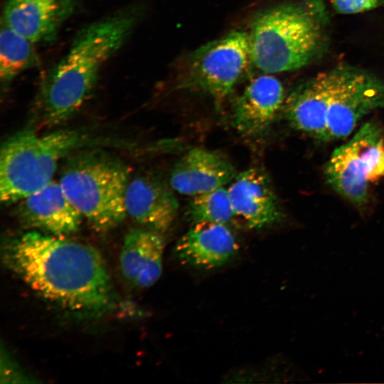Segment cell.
<instances>
[{"instance_id":"cell-1","label":"cell","mask_w":384,"mask_h":384,"mask_svg":"<svg viewBox=\"0 0 384 384\" xmlns=\"http://www.w3.org/2000/svg\"><path fill=\"white\" fill-rule=\"evenodd\" d=\"M1 255L16 276L64 309L101 316L116 307L106 263L89 245L35 230L6 240Z\"/></svg>"},{"instance_id":"cell-2","label":"cell","mask_w":384,"mask_h":384,"mask_svg":"<svg viewBox=\"0 0 384 384\" xmlns=\"http://www.w3.org/2000/svg\"><path fill=\"white\" fill-rule=\"evenodd\" d=\"M139 20L128 7L95 21L75 36L68 53L43 75L33 100L31 127L58 126L78 112L107 61L122 47Z\"/></svg>"},{"instance_id":"cell-3","label":"cell","mask_w":384,"mask_h":384,"mask_svg":"<svg viewBox=\"0 0 384 384\" xmlns=\"http://www.w3.org/2000/svg\"><path fill=\"white\" fill-rule=\"evenodd\" d=\"M328 15L321 0L277 5L258 13L250 23L252 65L265 73L302 68L324 53Z\"/></svg>"},{"instance_id":"cell-4","label":"cell","mask_w":384,"mask_h":384,"mask_svg":"<svg viewBox=\"0 0 384 384\" xmlns=\"http://www.w3.org/2000/svg\"><path fill=\"white\" fill-rule=\"evenodd\" d=\"M130 170L119 158L98 149L70 154L58 182L67 197L98 233L119 225L127 215L124 196Z\"/></svg>"},{"instance_id":"cell-5","label":"cell","mask_w":384,"mask_h":384,"mask_svg":"<svg viewBox=\"0 0 384 384\" xmlns=\"http://www.w3.org/2000/svg\"><path fill=\"white\" fill-rule=\"evenodd\" d=\"M88 140L68 129L39 134L29 127L12 134L1 147V203H17L51 182L59 162Z\"/></svg>"},{"instance_id":"cell-6","label":"cell","mask_w":384,"mask_h":384,"mask_svg":"<svg viewBox=\"0 0 384 384\" xmlns=\"http://www.w3.org/2000/svg\"><path fill=\"white\" fill-rule=\"evenodd\" d=\"M329 185L357 207L368 203L370 185L384 177V129L375 122L363 124L336 148L324 166Z\"/></svg>"},{"instance_id":"cell-7","label":"cell","mask_w":384,"mask_h":384,"mask_svg":"<svg viewBox=\"0 0 384 384\" xmlns=\"http://www.w3.org/2000/svg\"><path fill=\"white\" fill-rule=\"evenodd\" d=\"M250 64L248 33L233 31L188 55L179 85L208 95L219 103L230 95Z\"/></svg>"},{"instance_id":"cell-8","label":"cell","mask_w":384,"mask_h":384,"mask_svg":"<svg viewBox=\"0 0 384 384\" xmlns=\"http://www.w3.org/2000/svg\"><path fill=\"white\" fill-rule=\"evenodd\" d=\"M357 69L336 66L299 84L286 95L282 117L294 129L322 141L329 107Z\"/></svg>"},{"instance_id":"cell-9","label":"cell","mask_w":384,"mask_h":384,"mask_svg":"<svg viewBox=\"0 0 384 384\" xmlns=\"http://www.w3.org/2000/svg\"><path fill=\"white\" fill-rule=\"evenodd\" d=\"M384 108V81L358 68L331 105L324 142L346 138L372 111Z\"/></svg>"},{"instance_id":"cell-10","label":"cell","mask_w":384,"mask_h":384,"mask_svg":"<svg viewBox=\"0 0 384 384\" xmlns=\"http://www.w3.org/2000/svg\"><path fill=\"white\" fill-rule=\"evenodd\" d=\"M233 220L257 229L280 222L284 213L267 174L249 168L236 175L228 188Z\"/></svg>"},{"instance_id":"cell-11","label":"cell","mask_w":384,"mask_h":384,"mask_svg":"<svg viewBox=\"0 0 384 384\" xmlns=\"http://www.w3.org/2000/svg\"><path fill=\"white\" fill-rule=\"evenodd\" d=\"M174 191L170 184L151 174L130 176L124 196L127 215L142 227L163 233L178 213Z\"/></svg>"},{"instance_id":"cell-12","label":"cell","mask_w":384,"mask_h":384,"mask_svg":"<svg viewBox=\"0 0 384 384\" xmlns=\"http://www.w3.org/2000/svg\"><path fill=\"white\" fill-rule=\"evenodd\" d=\"M286 95L277 78L268 73L256 76L234 103L233 127L245 137L261 136L281 112Z\"/></svg>"},{"instance_id":"cell-13","label":"cell","mask_w":384,"mask_h":384,"mask_svg":"<svg viewBox=\"0 0 384 384\" xmlns=\"http://www.w3.org/2000/svg\"><path fill=\"white\" fill-rule=\"evenodd\" d=\"M24 223L40 232L67 236L77 232L83 219L59 182L52 181L18 202Z\"/></svg>"},{"instance_id":"cell-14","label":"cell","mask_w":384,"mask_h":384,"mask_svg":"<svg viewBox=\"0 0 384 384\" xmlns=\"http://www.w3.org/2000/svg\"><path fill=\"white\" fill-rule=\"evenodd\" d=\"M75 0H8L1 22L33 43L53 41Z\"/></svg>"},{"instance_id":"cell-15","label":"cell","mask_w":384,"mask_h":384,"mask_svg":"<svg viewBox=\"0 0 384 384\" xmlns=\"http://www.w3.org/2000/svg\"><path fill=\"white\" fill-rule=\"evenodd\" d=\"M235 176L233 165L222 154L194 148L175 164L169 184L174 191L193 196L224 186Z\"/></svg>"},{"instance_id":"cell-16","label":"cell","mask_w":384,"mask_h":384,"mask_svg":"<svg viewBox=\"0 0 384 384\" xmlns=\"http://www.w3.org/2000/svg\"><path fill=\"white\" fill-rule=\"evenodd\" d=\"M238 244L225 224L198 222L178 240L175 254L183 264L203 269L223 265L238 251Z\"/></svg>"},{"instance_id":"cell-17","label":"cell","mask_w":384,"mask_h":384,"mask_svg":"<svg viewBox=\"0 0 384 384\" xmlns=\"http://www.w3.org/2000/svg\"><path fill=\"white\" fill-rule=\"evenodd\" d=\"M164 250L161 233L144 227L129 230L119 255L120 270L126 281L138 288L155 284L162 272Z\"/></svg>"},{"instance_id":"cell-18","label":"cell","mask_w":384,"mask_h":384,"mask_svg":"<svg viewBox=\"0 0 384 384\" xmlns=\"http://www.w3.org/2000/svg\"><path fill=\"white\" fill-rule=\"evenodd\" d=\"M34 43L1 22L0 34V79L7 86L20 73L38 64Z\"/></svg>"},{"instance_id":"cell-19","label":"cell","mask_w":384,"mask_h":384,"mask_svg":"<svg viewBox=\"0 0 384 384\" xmlns=\"http://www.w3.org/2000/svg\"><path fill=\"white\" fill-rule=\"evenodd\" d=\"M185 213L192 223L210 222L227 225L233 220L228 189L222 186L192 196Z\"/></svg>"},{"instance_id":"cell-20","label":"cell","mask_w":384,"mask_h":384,"mask_svg":"<svg viewBox=\"0 0 384 384\" xmlns=\"http://www.w3.org/2000/svg\"><path fill=\"white\" fill-rule=\"evenodd\" d=\"M1 383H33L27 373L18 364V363L11 356L6 350L1 348Z\"/></svg>"},{"instance_id":"cell-21","label":"cell","mask_w":384,"mask_h":384,"mask_svg":"<svg viewBox=\"0 0 384 384\" xmlns=\"http://www.w3.org/2000/svg\"><path fill=\"white\" fill-rule=\"evenodd\" d=\"M334 9L338 14H355L384 6V0H331Z\"/></svg>"}]
</instances>
